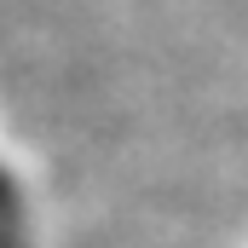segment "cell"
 <instances>
[{
	"instance_id": "cell-1",
	"label": "cell",
	"mask_w": 248,
	"mask_h": 248,
	"mask_svg": "<svg viewBox=\"0 0 248 248\" xmlns=\"http://www.w3.org/2000/svg\"><path fill=\"white\" fill-rule=\"evenodd\" d=\"M0 248H17V196L6 173H0Z\"/></svg>"
}]
</instances>
